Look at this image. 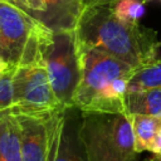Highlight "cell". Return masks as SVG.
I'll use <instances>...</instances> for the list:
<instances>
[{
	"instance_id": "6da1fadb",
	"label": "cell",
	"mask_w": 161,
	"mask_h": 161,
	"mask_svg": "<svg viewBox=\"0 0 161 161\" xmlns=\"http://www.w3.org/2000/svg\"><path fill=\"white\" fill-rule=\"evenodd\" d=\"M74 30L79 50H99L133 68L157 59L160 53L157 33L140 23H127L117 18L112 3L83 5Z\"/></svg>"
},
{
	"instance_id": "7a4b0ae2",
	"label": "cell",
	"mask_w": 161,
	"mask_h": 161,
	"mask_svg": "<svg viewBox=\"0 0 161 161\" xmlns=\"http://www.w3.org/2000/svg\"><path fill=\"white\" fill-rule=\"evenodd\" d=\"M79 59L80 78L73 107L86 113H126L125 96L136 68L94 49L79 50Z\"/></svg>"
},
{
	"instance_id": "3957f363",
	"label": "cell",
	"mask_w": 161,
	"mask_h": 161,
	"mask_svg": "<svg viewBox=\"0 0 161 161\" xmlns=\"http://www.w3.org/2000/svg\"><path fill=\"white\" fill-rule=\"evenodd\" d=\"M82 113L78 138L86 161H137L140 153L127 113Z\"/></svg>"
},
{
	"instance_id": "277c9868",
	"label": "cell",
	"mask_w": 161,
	"mask_h": 161,
	"mask_svg": "<svg viewBox=\"0 0 161 161\" xmlns=\"http://www.w3.org/2000/svg\"><path fill=\"white\" fill-rule=\"evenodd\" d=\"M49 30L23 9L0 1V59L11 67L43 64L42 47Z\"/></svg>"
},
{
	"instance_id": "5b68a950",
	"label": "cell",
	"mask_w": 161,
	"mask_h": 161,
	"mask_svg": "<svg viewBox=\"0 0 161 161\" xmlns=\"http://www.w3.org/2000/svg\"><path fill=\"white\" fill-rule=\"evenodd\" d=\"M42 63L60 104L65 109L74 108V93L80 78L75 30H49L42 47Z\"/></svg>"
},
{
	"instance_id": "8992f818",
	"label": "cell",
	"mask_w": 161,
	"mask_h": 161,
	"mask_svg": "<svg viewBox=\"0 0 161 161\" xmlns=\"http://www.w3.org/2000/svg\"><path fill=\"white\" fill-rule=\"evenodd\" d=\"M14 112L20 128L23 161H53L55 143L67 109L40 113Z\"/></svg>"
},
{
	"instance_id": "52a82bcc",
	"label": "cell",
	"mask_w": 161,
	"mask_h": 161,
	"mask_svg": "<svg viewBox=\"0 0 161 161\" xmlns=\"http://www.w3.org/2000/svg\"><path fill=\"white\" fill-rule=\"evenodd\" d=\"M13 109L21 113H40L65 109L55 97L43 64L20 65L11 77Z\"/></svg>"
},
{
	"instance_id": "ba28073f",
	"label": "cell",
	"mask_w": 161,
	"mask_h": 161,
	"mask_svg": "<svg viewBox=\"0 0 161 161\" xmlns=\"http://www.w3.org/2000/svg\"><path fill=\"white\" fill-rule=\"evenodd\" d=\"M28 14L50 30L74 29L82 0H26Z\"/></svg>"
},
{
	"instance_id": "9c48e42d",
	"label": "cell",
	"mask_w": 161,
	"mask_h": 161,
	"mask_svg": "<svg viewBox=\"0 0 161 161\" xmlns=\"http://www.w3.org/2000/svg\"><path fill=\"white\" fill-rule=\"evenodd\" d=\"M0 161H23L19 122L11 107L0 111Z\"/></svg>"
},
{
	"instance_id": "30bf717a",
	"label": "cell",
	"mask_w": 161,
	"mask_h": 161,
	"mask_svg": "<svg viewBox=\"0 0 161 161\" xmlns=\"http://www.w3.org/2000/svg\"><path fill=\"white\" fill-rule=\"evenodd\" d=\"M65 112V117L62 122L58 140L55 143L53 161H86V156L82 145L78 138V127Z\"/></svg>"
},
{
	"instance_id": "8fae6325",
	"label": "cell",
	"mask_w": 161,
	"mask_h": 161,
	"mask_svg": "<svg viewBox=\"0 0 161 161\" xmlns=\"http://www.w3.org/2000/svg\"><path fill=\"white\" fill-rule=\"evenodd\" d=\"M126 113H138L161 118V87L127 92L125 96Z\"/></svg>"
},
{
	"instance_id": "7c38bea8",
	"label": "cell",
	"mask_w": 161,
	"mask_h": 161,
	"mask_svg": "<svg viewBox=\"0 0 161 161\" xmlns=\"http://www.w3.org/2000/svg\"><path fill=\"white\" fill-rule=\"evenodd\" d=\"M128 117L132 126L136 151L138 153L143 151H150L153 140L161 128V118L138 113L128 114Z\"/></svg>"
},
{
	"instance_id": "4fadbf2b",
	"label": "cell",
	"mask_w": 161,
	"mask_h": 161,
	"mask_svg": "<svg viewBox=\"0 0 161 161\" xmlns=\"http://www.w3.org/2000/svg\"><path fill=\"white\" fill-rule=\"evenodd\" d=\"M161 87V58H157L133 70L128 82L127 92Z\"/></svg>"
},
{
	"instance_id": "5bb4252c",
	"label": "cell",
	"mask_w": 161,
	"mask_h": 161,
	"mask_svg": "<svg viewBox=\"0 0 161 161\" xmlns=\"http://www.w3.org/2000/svg\"><path fill=\"white\" fill-rule=\"evenodd\" d=\"M112 8L117 18L127 23H138L145 14V3L140 0H116Z\"/></svg>"
},
{
	"instance_id": "9a60e30c",
	"label": "cell",
	"mask_w": 161,
	"mask_h": 161,
	"mask_svg": "<svg viewBox=\"0 0 161 161\" xmlns=\"http://www.w3.org/2000/svg\"><path fill=\"white\" fill-rule=\"evenodd\" d=\"M15 69V68H14ZM14 69L5 73L0 78V111L10 108L13 106V87H11V77Z\"/></svg>"
},
{
	"instance_id": "2e32d148",
	"label": "cell",
	"mask_w": 161,
	"mask_h": 161,
	"mask_svg": "<svg viewBox=\"0 0 161 161\" xmlns=\"http://www.w3.org/2000/svg\"><path fill=\"white\" fill-rule=\"evenodd\" d=\"M150 152H152L153 155H161V128H160V131L157 132V135L153 140V143L151 146Z\"/></svg>"
},
{
	"instance_id": "e0dca14e",
	"label": "cell",
	"mask_w": 161,
	"mask_h": 161,
	"mask_svg": "<svg viewBox=\"0 0 161 161\" xmlns=\"http://www.w3.org/2000/svg\"><path fill=\"white\" fill-rule=\"evenodd\" d=\"M0 1L11 3V4H14L15 6H18V8H20V9H23L24 11L28 13V3H26V0H0Z\"/></svg>"
},
{
	"instance_id": "ac0fdd59",
	"label": "cell",
	"mask_w": 161,
	"mask_h": 161,
	"mask_svg": "<svg viewBox=\"0 0 161 161\" xmlns=\"http://www.w3.org/2000/svg\"><path fill=\"white\" fill-rule=\"evenodd\" d=\"M15 67H11L10 64H8L6 62H4V60H1L0 59V78L5 74V73H8V72H10L11 69H14Z\"/></svg>"
},
{
	"instance_id": "d6986e66",
	"label": "cell",
	"mask_w": 161,
	"mask_h": 161,
	"mask_svg": "<svg viewBox=\"0 0 161 161\" xmlns=\"http://www.w3.org/2000/svg\"><path fill=\"white\" fill-rule=\"evenodd\" d=\"M112 1H116V0H82V5H87V4H92V3H112ZM140 1L147 4L151 0H140Z\"/></svg>"
},
{
	"instance_id": "ffe728a7",
	"label": "cell",
	"mask_w": 161,
	"mask_h": 161,
	"mask_svg": "<svg viewBox=\"0 0 161 161\" xmlns=\"http://www.w3.org/2000/svg\"><path fill=\"white\" fill-rule=\"evenodd\" d=\"M148 161H161V155H155L153 157L148 158Z\"/></svg>"
},
{
	"instance_id": "44dd1931",
	"label": "cell",
	"mask_w": 161,
	"mask_h": 161,
	"mask_svg": "<svg viewBox=\"0 0 161 161\" xmlns=\"http://www.w3.org/2000/svg\"><path fill=\"white\" fill-rule=\"evenodd\" d=\"M160 1H161V0H160Z\"/></svg>"
},
{
	"instance_id": "7402d4cb",
	"label": "cell",
	"mask_w": 161,
	"mask_h": 161,
	"mask_svg": "<svg viewBox=\"0 0 161 161\" xmlns=\"http://www.w3.org/2000/svg\"><path fill=\"white\" fill-rule=\"evenodd\" d=\"M147 161H148V160H147Z\"/></svg>"
}]
</instances>
